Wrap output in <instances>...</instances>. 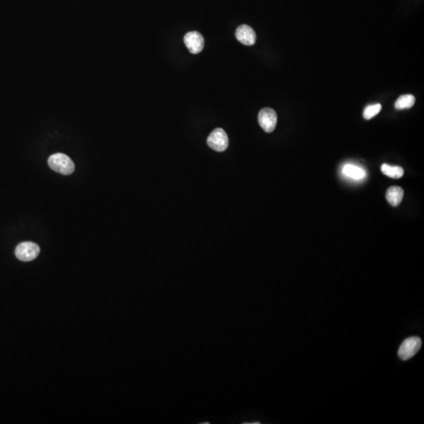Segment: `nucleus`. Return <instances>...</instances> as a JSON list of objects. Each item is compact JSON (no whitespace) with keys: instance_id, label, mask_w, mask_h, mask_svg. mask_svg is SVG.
I'll list each match as a JSON object with an SVG mask.
<instances>
[{"instance_id":"nucleus-1","label":"nucleus","mask_w":424,"mask_h":424,"mask_svg":"<svg viewBox=\"0 0 424 424\" xmlns=\"http://www.w3.org/2000/svg\"><path fill=\"white\" fill-rule=\"evenodd\" d=\"M48 164L53 171L64 175L72 174L75 171V164L70 157L63 153H55L48 159Z\"/></svg>"},{"instance_id":"nucleus-2","label":"nucleus","mask_w":424,"mask_h":424,"mask_svg":"<svg viewBox=\"0 0 424 424\" xmlns=\"http://www.w3.org/2000/svg\"><path fill=\"white\" fill-rule=\"evenodd\" d=\"M422 347V340L419 337L413 336L406 339L401 344L398 350V356L402 361H407L415 356Z\"/></svg>"},{"instance_id":"nucleus-3","label":"nucleus","mask_w":424,"mask_h":424,"mask_svg":"<svg viewBox=\"0 0 424 424\" xmlns=\"http://www.w3.org/2000/svg\"><path fill=\"white\" fill-rule=\"evenodd\" d=\"M207 145L215 151L223 152L228 148L229 138L224 130L216 128L207 138Z\"/></svg>"},{"instance_id":"nucleus-4","label":"nucleus","mask_w":424,"mask_h":424,"mask_svg":"<svg viewBox=\"0 0 424 424\" xmlns=\"http://www.w3.org/2000/svg\"><path fill=\"white\" fill-rule=\"evenodd\" d=\"M40 252V247L35 243L23 242L17 247L15 255L19 260L30 262L36 259Z\"/></svg>"},{"instance_id":"nucleus-5","label":"nucleus","mask_w":424,"mask_h":424,"mask_svg":"<svg viewBox=\"0 0 424 424\" xmlns=\"http://www.w3.org/2000/svg\"><path fill=\"white\" fill-rule=\"evenodd\" d=\"M259 125L267 133L273 132L277 126V116L274 110L270 108H265L259 112Z\"/></svg>"},{"instance_id":"nucleus-6","label":"nucleus","mask_w":424,"mask_h":424,"mask_svg":"<svg viewBox=\"0 0 424 424\" xmlns=\"http://www.w3.org/2000/svg\"><path fill=\"white\" fill-rule=\"evenodd\" d=\"M184 42L187 48L192 54H196L201 52L204 47V39L198 32H189L184 36Z\"/></svg>"},{"instance_id":"nucleus-7","label":"nucleus","mask_w":424,"mask_h":424,"mask_svg":"<svg viewBox=\"0 0 424 424\" xmlns=\"http://www.w3.org/2000/svg\"><path fill=\"white\" fill-rule=\"evenodd\" d=\"M236 37L238 41L246 46H252L256 42V34L252 27L241 25L236 30Z\"/></svg>"},{"instance_id":"nucleus-8","label":"nucleus","mask_w":424,"mask_h":424,"mask_svg":"<svg viewBox=\"0 0 424 424\" xmlns=\"http://www.w3.org/2000/svg\"><path fill=\"white\" fill-rule=\"evenodd\" d=\"M403 196H404V190L402 188L399 186L390 187L386 192L387 201L394 207H397L401 203Z\"/></svg>"},{"instance_id":"nucleus-9","label":"nucleus","mask_w":424,"mask_h":424,"mask_svg":"<svg viewBox=\"0 0 424 424\" xmlns=\"http://www.w3.org/2000/svg\"><path fill=\"white\" fill-rule=\"evenodd\" d=\"M343 172L347 176L354 178V179H362L365 176V172L364 170L361 169V167L352 165V164H347V165L344 166V168H343Z\"/></svg>"},{"instance_id":"nucleus-10","label":"nucleus","mask_w":424,"mask_h":424,"mask_svg":"<svg viewBox=\"0 0 424 424\" xmlns=\"http://www.w3.org/2000/svg\"><path fill=\"white\" fill-rule=\"evenodd\" d=\"M381 171L386 176L396 178V179H398L404 175V170H403L402 167H398V166L383 164L381 166Z\"/></svg>"},{"instance_id":"nucleus-11","label":"nucleus","mask_w":424,"mask_h":424,"mask_svg":"<svg viewBox=\"0 0 424 424\" xmlns=\"http://www.w3.org/2000/svg\"><path fill=\"white\" fill-rule=\"evenodd\" d=\"M415 102V98L411 94H404L400 96L396 101L395 108L398 110H406L410 109L414 105Z\"/></svg>"},{"instance_id":"nucleus-12","label":"nucleus","mask_w":424,"mask_h":424,"mask_svg":"<svg viewBox=\"0 0 424 424\" xmlns=\"http://www.w3.org/2000/svg\"><path fill=\"white\" fill-rule=\"evenodd\" d=\"M382 105L380 104H375L372 105L367 106L364 110V118L366 120H370L376 117L379 112L381 111Z\"/></svg>"}]
</instances>
